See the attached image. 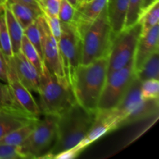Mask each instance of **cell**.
Here are the masks:
<instances>
[{"label":"cell","mask_w":159,"mask_h":159,"mask_svg":"<svg viewBox=\"0 0 159 159\" xmlns=\"http://www.w3.org/2000/svg\"><path fill=\"white\" fill-rule=\"evenodd\" d=\"M96 118L78 102L57 116L56 138L50 152L43 158H54L58 154L75 148L87 135Z\"/></svg>","instance_id":"obj_1"},{"label":"cell","mask_w":159,"mask_h":159,"mask_svg":"<svg viewBox=\"0 0 159 159\" xmlns=\"http://www.w3.org/2000/svg\"><path fill=\"white\" fill-rule=\"evenodd\" d=\"M108 72V57H102L87 65L81 64L71 82L76 102L90 111L97 110L98 102Z\"/></svg>","instance_id":"obj_2"},{"label":"cell","mask_w":159,"mask_h":159,"mask_svg":"<svg viewBox=\"0 0 159 159\" xmlns=\"http://www.w3.org/2000/svg\"><path fill=\"white\" fill-rule=\"evenodd\" d=\"M38 95L41 114L59 116L77 102L71 85L57 80L44 62L40 73Z\"/></svg>","instance_id":"obj_3"},{"label":"cell","mask_w":159,"mask_h":159,"mask_svg":"<svg viewBox=\"0 0 159 159\" xmlns=\"http://www.w3.org/2000/svg\"><path fill=\"white\" fill-rule=\"evenodd\" d=\"M116 34L113 32L104 8L82 36V65L108 57Z\"/></svg>","instance_id":"obj_4"},{"label":"cell","mask_w":159,"mask_h":159,"mask_svg":"<svg viewBox=\"0 0 159 159\" xmlns=\"http://www.w3.org/2000/svg\"><path fill=\"white\" fill-rule=\"evenodd\" d=\"M41 116L36 122L30 134L19 146L24 158H43L54 145L58 116Z\"/></svg>","instance_id":"obj_5"},{"label":"cell","mask_w":159,"mask_h":159,"mask_svg":"<svg viewBox=\"0 0 159 159\" xmlns=\"http://www.w3.org/2000/svg\"><path fill=\"white\" fill-rule=\"evenodd\" d=\"M135 77L134 57L127 65L107 75L101 93L97 110H108L114 108L122 99Z\"/></svg>","instance_id":"obj_6"},{"label":"cell","mask_w":159,"mask_h":159,"mask_svg":"<svg viewBox=\"0 0 159 159\" xmlns=\"http://www.w3.org/2000/svg\"><path fill=\"white\" fill-rule=\"evenodd\" d=\"M141 30V23L138 21L136 24L123 30L115 36L108 56L107 75L116 70L124 68L133 59Z\"/></svg>","instance_id":"obj_7"},{"label":"cell","mask_w":159,"mask_h":159,"mask_svg":"<svg viewBox=\"0 0 159 159\" xmlns=\"http://www.w3.org/2000/svg\"><path fill=\"white\" fill-rule=\"evenodd\" d=\"M58 48L64 71L71 85L75 71L82 64V37L71 23H61Z\"/></svg>","instance_id":"obj_8"},{"label":"cell","mask_w":159,"mask_h":159,"mask_svg":"<svg viewBox=\"0 0 159 159\" xmlns=\"http://www.w3.org/2000/svg\"><path fill=\"white\" fill-rule=\"evenodd\" d=\"M37 21L41 37L42 55L43 62L48 67L50 72L55 76L57 80L62 83L70 85L64 71L58 43L51 34L43 14L40 15L37 19Z\"/></svg>","instance_id":"obj_9"},{"label":"cell","mask_w":159,"mask_h":159,"mask_svg":"<svg viewBox=\"0 0 159 159\" xmlns=\"http://www.w3.org/2000/svg\"><path fill=\"white\" fill-rule=\"evenodd\" d=\"M141 82L135 75L120 102L111 110H97L111 126L112 130L120 127L121 122L142 101Z\"/></svg>","instance_id":"obj_10"},{"label":"cell","mask_w":159,"mask_h":159,"mask_svg":"<svg viewBox=\"0 0 159 159\" xmlns=\"http://www.w3.org/2000/svg\"><path fill=\"white\" fill-rule=\"evenodd\" d=\"M8 66V84L14 95L18 103L30 114L40 117L41 112L39 108L38 103L36 102L32 93L19 79L14 67L12 57H6Z\"/></svg>","instance_id":"obj_11"},{"label":"cell","mask_w":159,"mask_h":159,"mask_svg":"<svg viewBox=\"0 0 159 159\" xmlns=\"http://www.w3.org/2000/svg\"><path fill=\"white\" fill-rule=\"evenodd\" d=\"M107 0H90L75 8L71 24L82 37L87 28L93 23L107 6Z\"/></svg>","instance_id":"obj_12"},{"label":"cell","mask_w":159,"mask_h":159,"mask_svg":"<svg viewBox=\"0 0 159 159\" xmlns=\"http://www.w3.org/2000/svg\"><path fill=\"white\" fill-rule=\"evenodd\" d=\"M159 25L156 24L147 33L140 36L134 54V67L138 71L148 58L159 51Z\"/></svg>","instance_id":"obj_13"},{"label":"cell","mask_w":159,"mask_h":159,"mask_svg":"<svg viewBox=\"0 0 159 159\" xmlns=\"http://www.w3.org/2000/svg\"><path fill=\"white\" fill-rule=\"evenodd\" d=\"M14 67L19 79L28 90L38 94L40 74L35 67L25 57L21 51L12 56Z\"/></svg>","instance_id":"obj_14"},{"label":"cell","mask_w":159,"mask_h":159,"mask_svg":"<svg viewBox=\"0 0 159 159\" xmlns=\"http://www.w3.org/2000/svg\"><path fill=\"white\" fill-rule=\"evenodd\" d=\"M38 118L23 112L0 110V139L20 127L35 122Z\"/></svg>","instance_id":"obj_15"},{"label":"cell","mask_w":159,"mask_h":159,"mask_svg":"<svg viewBox=\"0 0 159 159\" xmlns=\"http://www.w3.org/2000/svg\"><path fill=\"white\" fill-rule=\"evenodd\" d=\"M129 0H107V14L112 30L118 34L124 29Z\"/></svg>","instance_id":"obj_16"},{"label":"cell","mask_w":159,"mask_h":159,"mask_svg":"<svg viewBox=\"0 0 159 159\" xmlns=\"http://www.w3.org/2000/svg\"><path fill=\"white\" fill-rule=\"evenodd\" d=\"M159 99H143L139 105L121 122L120 127L158 114Z\"/></svg>","instance_id":"obj_17"},{"label":"cell","mask_w":159,"mask_h":159,"mask_svg":"<svg viewBox=\"0 0 159 159\" xmlns=\"http://www.w3.org/2000/svg\"><path fill=\"white\" fill-rule=\"evenodd\" d=\"M14 16L24 29L35 21L43 12L39 6H33L23 3H6Z\"/></svg>","instance_id":"obj_18"},{"label":"cell","mask_w":159,"mask_h":159,"mask_svg":"<svg viewBox=\"0 0 159 159\" xmlns=\"http://www.w3.org/2000/svg\"><path fill=\"white\" fill-rule=\"evenodd\" d=\"M110 131H112L110 124L102 115L99 114L96 111V120H95L93 125L92 126L91 129L88 132L85 138L73 149L80 153L85 147L89 145L91 143L94 142L95 141L101 138L102 135L106 134Z\"/></svg>","instance_id":"obj_19"},{"label":"cell","mask_w":159,"mask_h":159,"mask_svg":"<svg viewBox=\"0 0 159 159\" xmlns=\"http://www.w3.org/2000/svg\"><path fill=\"white\" fill-rule=\"evenodd\" d=\"M5 16H6V26H7L8 32L12 43V48L13 54L20 51L22 38H23L24 33L23 28L19 23L18 20L16 19L12 12H11L9 6L6 4L5 6Z\"/></svg>","instance_id":"obj_20"},{"label":"cell","mask_w":159,"mask_h":159,"mask_svg":"<svg viewBox=\"0 0 159 159\" xmlns=\"http://www.w3.org/2000/svg\"><path fill=\"white\" fill-rule=\"evenodd\" d=\"M135 75L141 82L148 79H159V51L155 52L146 60L142 66L135 71Z\"/></svg>","instance_id":"obj_21"},{"label":"cell","mask_w":159,"mask_h":159,"mask_svg":"<svg viewBox=\"0 0 159 159\" xmlns=\"http://www.w3.org/2000/svg\"><path fill=\"white\" fill-rule=\"evenodd\" d=\"M0 110H9L27 113L18 103L14 97L9 84L2 81H0Z\"/></svg>","instance_id":"obj_22"},{"label":"cell","mask_w":159,"mask_h":159,"mask_svg":"<svg viewBox=\"0 0 159 159\" xmlns=\"http://www.w3.org/2000/svg\"><path fill=\"white\" fill-rule=\"evenodd\" d=\"M37 120L35 122L30 123V124H26L23 127H20V128L16 129V130L6 134V136H4L0 139V144L20 146L28 138V136L30 134L32 130H34Z\"/></svg>","instance_id":"obj_23"},{"label":"cell","mask_w":159,"mask_h":159,"mask_svg":"<svg viewBox=\"0 0 159 159\" xmlns=\"http://www.w3.org/2000/svg\"><path fill=\"white\" fill-rule=\"evenodd\" d=\"M20 51L23 53L26 59L35 67L36 69L40 74L43 68V61L40 56L39 53L36 50V48L33 46L30 40L26 38L25 35H23L20 46Z\"/></svg>","instance_id":"obj_24"},{"label":"cell","mask_w":159,"mask_h":159,"mask_svg":"<svg viewBox=\"0 0 159 159\" xmlns=\"http://www.w3.org/2000/svg\"><path fill=\"white\" fill-rule=\"evenodd\" d=\"M0 50L6 57H12L13 56L12 43L6 26L5 6L0 12Z\"/></svg>","instance_id":"obj_25"},{"label":"cell","mask_w":159,"mask_h":159,"mask_svg":"<svg viewBox=\"0 0 159 159\" xmlns=\"http://www.w3.org/2000/svg\"><path fill=\"white\" fill-rule=\"evenodd\" d=\"M159 20V1L152 5L148 10L143 12L140 17L139 21L141 23V35L147 33L149 30L156 24Z\"/></svg>","instance_id":"obj_26"},{"label":"cell","mask_w":159,"mask_h":159,"mask_svg":"<svg viewBox=\"0 0 159 159\" xmlns=\"http://www.w3.org/2000/svg\"><path fill=\"white\" fill-rule=\"evenodd\" d=\"M23 33L26 38L30 40L33 46L36 48L37 52L39 53L41 58L43 59L42 55V45H41V37H40V30H39L38 24L37 20L31 23L29 26L23 29Z\"/></svg>","instance_id":"obj_27"},{"label":"cell","mask_w":159,"mask_h":159,"mask_svg":"<svg viewBox=\"0 0 159 159\" xmlns=\"http://www.w3.org/2000/svg\"><path fill=\"white\" fill-rule=\"evenodd\" d=\"M142 2L143 0H129L124 29H127L134 26L139 21L141 15Z\"/></svg>","instance_id":"obj_28"},{"label":"cell","mask_w":159,"mask_h":159,"mask_svg":"<svg viewBox=\"0 0 159 159\" xmlns=\"http://www.w3.org/2000/svg\"><path fill=\"white\" fill-rule=\"evenodd\" d=\"M158 96V79H148L141 82V96L143 99H156Z\"/></svg>","instance_id":"obj_29"},{"label":"cell","mask_w":159,"mask_h":159,"mask_svg":"<svg viewBox=\"0 0 159 159\" xmlns=\"http://www.w3.org/2000/svg\"><path fill=\"white\" fill-rule=\"evenodd\" d=\"M75 8L68 1L61 0L58 11V18L61 23H71L74 17Z\"/></svg>","instance_id":"obj_30"},{"label":"cell","mask_w":159,"mask_h":159,"mask_svg":"<svg viewBox=\"0 0 159 159\" xmlns=\"http://www.w3.org/2000/svg\"><path fill=\"white\" fill-rule=\"evenodd\" d=\"M61 0H37L43 14L48 16H57Z\"/></svg>","instance_id":"obj_31"},{"label":"cell","mask_w":159,"mask_h":159,"mask_svg":"<svg viewBox=\"0 0 159 159\" xmlns=\"http://www.w3.org/2000/svg\"><path fill=\"white\" fill-rule=\"evenodd\" d=\"M24 158L20 151L19 146L0 144V159Z\"/></svg>","instance_id":"obj_32"},{"label":"cell","mask_w":159,"mask_h":159,"mask_svg":"<svg viewBox=\"0 0 159 159\" xmlns=\"http://www.w3.org/2000/svg\"><path fill=\"white\" fill-rule=\"evenodd\" d=\"M44 16L45 19L47 20L49 29L51 30V34L54 36V38L58 43L60 40L61 35V23L58 18V16Z\"/></svg>","instance_id":"obj_33"},{"label":"cell","mask_w":159,"mask_h":159,"mask_svg":"<svg viewBox=\"0 0 159 159\" xmlns=\"http://www.w3.org/2000/svg\"><path fill=\"white\" fill-rule=\"evenodd\" d=\"M0 81L8 83L7 61L1 50H0Z\"/></svg>","instance_id":"obj_34"},{"label":"cell","mask_w":159,"mask_h":159,"mask_svg":"<svg viewBox=\"0 0 159 159\" xmlns=\"http://www.w3.org/2000/svg\"><path fill=\"white\" fill-rule=\"evenodd\" d=\"M23 3V4L30 5L33 6H39L37 0H6V3Z\"/></svg>","instance_id":"obj_35"},{"label":"cell","mask_w":159,"mask_h":159,"mask_svg":"<svg viewBox=\"0 0 159 159\" xmlns=\"http://www.w3.org/2000/svg\"><path fill=\"white\" fill-rule=\"evenodd\" d=\"M158 1H159V0H143L142 6H141V15H142L143 12L148 10L152 5H154Z\"/></svg>","instance_id":"obj_36"},{"label":"cell","mask_w":159,"mask_h":159,"mask_svg":"<svg viewBox=\"0 0 159 159\" xmlns=\"http://www.w3.org/2000/svg\"><path fill=\"white\" fill-rule=\"evenodd\" d=\"M68 2H69L70 3H71V5H72L73 6H74L75 8L77 7L78 6V0H68Z\"/></svg>","instance_id":"obj_37"},{"label":"cell","mask_w":159,"mask_h":159,"mask_svg":"<svg viewBox=\"0 0 159 159\" xmlns=\"http://www.w3.org/2000/svg\"><path fill=\"white\" fill-rule=\"evenodd\" d=\"M6 4V0H0V6H3Z\"/></svg>","instance_id":"obj_38"},{"label":"cell","mask_w":159,"mask_h":159,"mask_svg":"<svg viewBox=\"0 0 159 159\" xmlns=\"http://www.w3.org/2000/svg\"><path fill=\"white\" fill-rule=\"evenodd\" d=\"M84 2H85V0H78V6H79V5H80V4H82Z\"/></svg>","instance_id":"obj_39"},{"label":"cell","mask_w":159,"mask_h":159,"mask_svg":"<svg viewBox=\"0 0 159 159\" xmlns=\"http://www.w3.org/2000/svg\"><path fill=\"white\" fill-rule=\"evenodd\" d=\"M4 6H0V12H1V11L2 10V9H3V8H4Z\"/></svg>","instance_id":"obj_40"},{"label":"cell","mask_w":159,"mask_h":159,"mask_svg":"<svg viewBox=\"0 0 159 159\" xmlns=\"http://www.w3.org/2000/svg\"><path fill=\"white\" fill-rule=\"evenodd\" d=\"M90 0H85V2H89Z\"/></svg>","instance_id":"obj_41"}]
</instances>
